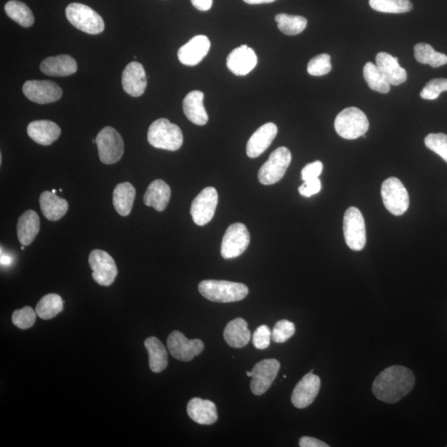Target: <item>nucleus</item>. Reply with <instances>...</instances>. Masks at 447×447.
I'll list each match as a JSON object with an SVG mask.
<instances>
[{"label":"nucleus","instance_id":"79ce46f5","mask_svg":"<svg viewBox=\"0 0 447 447\" xmlns=\"http://www.w3.org/2000/svg\"><path fill=\"white\" fill-rule=\"evenodd\" d=\"M444 91H447V79H433L425 86L420 96L424 100L433 101L438 99Z\"/></svg>","mask_w":447,"mask_h":447},{"label":"nucleus","instance_id":"864d4df0","mask_svg":"<svg viewBox=\"0 0 447 447\" xmlns=\"http://www.w3.org/2000/svg\"><path fill=\"white\" fill-rule=\"evenodd\" d=\"M21 250H24V245L22 246Z\"/></svg>","mask_w":447,"mask_h":447},{"label":"nucleus","instance_id":"1a4fd4ad","mask_svg":"<svg viewBox=\"0 0 447 447\" xmlns=\"http://www.w3.org/2000/svg\"><path fill=\"white\" fill-rule=\"evenodd\" d=\"M381 195L385 207L394 215H404L409 207V196L407 189L396 178L385 180L382 185Z\"/></svg>","mask_w":447,"mask_h":447},{"label":"nucleus","instance_id":"49530a36","mask_svg":"<svg viewBox=\"0 0 447 447\" xmlns=\"http://www.w3.org/2000/svg\"><path fill=\"white\" fill-rule=\"evenodd\" d=\"M299 446L301 447H329V445L323 441L310 438V436H303L299 441Z\"/></svg>","mask_w":447,"mask_h":447},{"label":"nucleus","instance_id":"4468645a","mask_svg":"<svg viewBox=\"0 0 447 447\" xmlns=\"http://www.w3.org/2000/svg\"><path fill=\"white\" fill-rule=\"evenodd\" d=\"M218 204V193L214 187L202 190L193 200L191 215L195 224L203 226L212 220Z\"/></svg>","mask_w":447,"mask_h":447},{"label":"nucleus","instance_id":"7c9ffc66","mask_svg":"<svg viewBox=\"0 0 447 447\" xmlns=\"http://www.w3.org/2000/svg\"><path fill=\"white\" fill-rule=\"evenodd\" d=\"M145 346L149 356V367L154 373H160L168 366V351L163 344L158 338L152 336L146 339Z\"/></svg>","mask_w":447,"mask_h":447},{"label":"nucleus","instance_id":"dca6fc26","mask_svg":"<svg viewBox=\"0 0 447 447\" xmlns=\"http://www.w3.org/2000/svg\"><path fill=\"white\" fill-rule=\"evenodd\" d=\"M321 379L317 375L313 374V371L305 375L296 387L292 394V403L297 409H305L310 406L319 394Z\"/></svg>","mask_w":447,"mask_h":447},{"label":"nucleus","instance_id":"a18cd8bd","mask_svg":"<svg viewBox=\"0 0 447 447\" xmlns=\"http://www.w3.org/2000/svg\"><path fill=\"white\" fill-rule=\"evenodd\" d=\"M322 170L323 164L320 161L307 164L302 170V179L306 182L308 180L317 178L322 174Z\"/></svg>","mask_w":447,"mask_h":447},{"label":"nucleus","instance_id":"9b49d317","mask_svg":"<svg viewBox=\"0 0 447 447\" xmlns=\"http://www.w3.org/2000/svg\"><path fill=\"white\" fill-rule=\"evenodd\" d=\"M89 264L92 269V277L101 286H111L115 282L118 269L114 259L101 250L91 251Z\"/></svg>","mask_w":447,"mask_h":447},{"label":"nucleus","instance_id":"e433bc0d","mask_svg":"<svg viewBox=\"0 0 447 447\" xmlns=\"http://www.w3.org/2000/svg\"><path fill=\"white\" fill-rule=\"evenodd\" d=\"M369 5L375 11L387 14H404L413 9L409 0H369Z\"/></svg>","mask_w":447,"mask_h":447},{"label":"nucleus","instance_id":"39448f33","mask_svg":"<svg viewBox=\"0 0 447 447\" xmlns=\"http://www.w3.org/2000/svg\"><path fill=\"white\" fill-rule=\"evenodd\" d=\"M68 21L82 32L96 35L105 29L104 20L95 10L79 3L70 4L66 9Z\"/></svg>","mask_w":447,"mask_h":447},{"label":"nucleus","instance_id":"4be33fe9","mask_svg":"<svg viewBox=\"0 0 447 447\" xmlns=\"http://www.w3.org/2000/svg\"><path fill=\"white\" fill-rule=\"evenodd\" d=\"M376 66L390 85L399 86L407 81V71L401 68L398 58L382 51L376 56Z\"/></svg>","mask_w":447,"mask_h":447},{"label":"nucleus","instance_id":"f03ea898","mask_svg":"<svg viewBox=\"0 0 447 447\" xmlns=\"http://www.w3.org/2000/svg\"><path fill=\"white\" fill-rule=\"evenodd\" d=\"M200 294L215 302H235L243 300L249 294L248 287L229 281L205 280L198 286Z\"/></svg>","mask_w":447,"mask_h":447},{"label":"nucleus","instance_id":"9d476101","mask_svg":"<svg viewBox=\"0 0 447 447\" xmlns=\"http://www.w3.org/2000/svg\"><path fill=\"white\" fill-rule=\"evenodd\" d=\"M250 243V235L242 223H235L225 231L222 244V255L225 260L237 258L245 253Z\"/></svg>","mask_w":447,"mask_h":447},{"label":"nucleus","instance_id":"ea45409f","mask_svg":"<svg viewBox=\"0 0 447 447\" xmlns=\"http://www.w3.org/2000/svg\"><path fill=\"white\" fill-rule=\"evenodd\" d=\"M12 322L22 330L32 327L36 322V312L30 307H24L22 309L14 311Z\"/></svg>","mask_w":447,"mask_h":447},{"label":"nucleus","instance_id":"4c0bfd02","mask_svg":"<svg viewBox=\"0 0 447 447\" xmlns=\"http://www.w3.org/2000/svg\"><path fill=\"white\" fill-rule=\"evenodd\" d=\"M332 68L331 56L324 53L314 56L309 61L307 73L313 76H322L330 73Z\"/></svg>","mask_w":447,"mask_h":447},{"label":"nucleus","instance_id":"09e8293b","mask_svg":"<svg viewBox=\"0 0 447 447\" xmlns=\"http://www.w3.org/2000/svg\"><path fill=\"white\" fill-rule=\"evenodd\" d=\"M244 1L249 4H261L273 3L275 2L276 0H244Z\"/></svg>","mask_w":447,"mask_h":447},{"label":"nucleus","instance_id":"58836bf2","mask_svg":"<svg viewBox=\"0 0 447 447\" xmlns=\"http://www.w3.org/2000/svg\"><path fill=\"white\" fill-rule=\"evenodd\" d=\"M425 145L447 163V135L445 133H430L425 138Z\"/></svg>","mask_w":447,"mask_h":447},{"label":"nucleus","instance_id":"c9c22d12","mask_svg":"<svg viewBox=\"0 0 447 447\" xmlns=\"http://www.w3.org/2000/svg\"><path fill=\"white\" fill-rule=\"evenodd\" d=\"M275 21L281 32L289 36H295L302 33L307 25V20L304 17L286 14L276 15Z\"/></svg>","mask_w":447,"mask_h":447},{"label":"nucleus","instance_id":"6ab92c4d","mask_svg":"<svg viewBox=\"0 0 447 447\" xmlns=\"http://www.w3.org/2000/svg\"><path fill=\"white\" fill-rule=\"evenodd\" d=\"M258 63L255 51L247 45L234 49L227 58V66L231 73L236 76H246L254 70Z\"/></svg>","mask_w":447,"mask_h":447},{"label":"nucleus","instance_id":"6e6552de","mask_svg":"<svg viewBox=\"0 0 447 447\" xmlns=\"http://www.w3.org/2000/svg\"><path fill=\"white\" fill-rule=\"evenodd\" d=\"M344 236L348 247L354 251H361L366 244V223L361 210L349 207L344 217Z\"/></svg>","mask_w":447,"mask_h":447},{"label":"nucleus","instance_id":"ddd939ff","mask_svg":"<svg viewBox=\"0 0 447 447\" xmlns=\"http://www.w3.org/2000/svg\"><path fill=\"white\" fill-rule=\"evenodd\" d=\"M280 369V363L275 359H264L255 364L251 371L250 389L257 396L265 394L273 384Z\"/></svg>","mask_w":447,"mask_h":447},{"label":"nucleus","instance_id":"8fccbe9b","mask_svg":"<svg viewBox=\"0 0 447 447\" xmlns=\"http://www.w3.org/2000/svg\"><path fill=\"white\" fill-rule=\"evenodd\" d=\"M10 263H11V260H10L9 257L1 255V264L9 265Z\"/></svg>","mask_w":447,"mask_h":447},{"label":"nucleus","instance_id":"cd10ccee","mask_svg":"<svg viewBox=\"0 0 447 447\" xmlns=\"http://www.w3.org/2000/svg\"><path fill=\"white\" fill-rule=\"evenodd\" d=\"M40 230V219L37 212L29 210L19 217L17 235L20 244L28 246L34 242Z\"/></svg>","mask_w":447,"mask_h":447},{"label":"nucleus","instance_id":"2eb2a0df","mask_svg":"<svg viewBox=\"0 0 447 447\" xmlns=\"http://www.w3.org/2000/svg\"><path fill=\"white\" fill-rule=\"evenodd\" d=\"M23 92L29 100L38 104H49L58 101L63 96L61 87L51 81H26Z\"/></svg>","mask_w":447,"mask_h":447},{"label":"nucleus","instance_id":"c03bdc74","mask_svg":"<svg viewBox=\"0 0 447 447\" xmlns=\"http://www.w3.org/2000/svg\"><path fill=\"white\" fill-rule=\"evenodd\" d=\"M322 190V183L319 178L308 180L304 182L302 186L298 188V191L302 196L305 197H311L314 195L319 193Z\"/></svg>","mask_w":447,"mask_h":447},{"label":"nucleus","instance_id":"393cba45","mask_svg":"<svg viewBox=\"0 0 447 447\" xmlns=\"http://www.w3.org/2000/svg\"><path fill=\"white\" fill-rule=\"evenodd\" d=\"M170 197V187L163 180L158 179L149 184L143 202L148 207H152L160 212L167 208Z\"/></svg>","mask_w":447,"mask_h":447},{"label":"nucleus","instance_id":"5701e85b","mask_svg":"<svg viewBox=\"0 0 447 447\" xmlns=\"http://www.w3.org/2000/svg\"><path fill=\"white\" fill-rule=\"evenodd\" d=\"M61 128L56 123L50 120H36L28 126V135L32 140L43 146H48L58 140Z\"/></svg>","mask_w":447,"mask_h":447},{"label":"nucleus","instance_id":"c85d7f7f","mask_svg":"<svg viewBox=\"0 0 447 447\" xmlns=\"http://www.w3.org/2000/svg\"><path fill=\"white\" fill-rule=\"evenodd\" d=\"M224 338L231 347L242 348L248 345L251 335L248 324L243 318H235L225 328Z\"/></svg>","mask_w":447,"mask_h":447},{"label":"nucleus","instance_id":"a878e982","mask_svg":"<svg viewBox=\"0 0 447 447\" xmlns=\"http://www.w3.org/2000/svg\"><path fill=\"white\" fill-rule=\"evenodd\" d=\"M41 71L51 76H68L76 73L77 63L73 58L68 55L50 56L43 61L40 66Z\"/></svg>","mask_w":447,"mask_h":447},{"label":"nucleus","instance_id":"f8f14e48","mask_svg":"<svg viewBox=\"0 0 447 447\" xmlns=\"http://www.w3.org/2000/svg\"><path fill=\"white\" fill-rule=\"evenodd\" d=\"M167 345L169 352L178 361L188 362L202 354L204 343L199 339L189 340L181 332L174 331L168 336Z\"/></svg>","mask_w":447,"mask_h":447},{"label":"nucleus","instance_id":"aec40b11","mask_svg":"<svg viewBox=\"0 0 447 447\" xmlns=\"http://www.w3.org/2000/svg\"><path fill=\"white\" fill-rule=\"evenodd\" d=\"M277 127L274 123H267L252 135L246 147V153L251 158H258L271 145L277 136Z\"/></svg>","mask_w":447,"mask_h":447},{"label":"nucleus","instance_id":"b1692460","mask_svg":"<svg viewBox=\"0 0 447 447\" xmlns=\"http://www.w3.org/2000/svg\"><path fill=\"white\" fill-rule=\"evenodd\" d=\"M204 94L200 91H193L183 101V111L187 119L197 125H205L208 122V115L204 107Z\"/></svg>","mask_w":447,"mask_h":447},{"label":"nucleus","instance_id":"c756f323","mask_svg":"<svg viewBox=\"0 0 447 447\" xmlns=\"http://www.w3.org/2000/svg\"><path fill=\"white\" fill-rule=\"evenodd\" d=\"M136 190L130 183L118 184L113 194V204L122 217L130 215L135 202Z\"/></svg>","mask_w":447,"mask_h":447},{"label":"nucleus","instance_id":"7ed1b4c3","mask_svg":"<svg viewBox=\"0 0 447 447\" xmlns=\"http://www.w3.org/2000/svg\"><path fill=\"white\" fill-rule=\"evenodd\" d=\"M148 141L154 148L177 151L183 145V135L177 125L167 119H159L149 127Z\"/></svg>","mask_w":447,"mask_h":447},{"label":"nucleus","instance_id":"473e14b6","mask_svg":"<svg viewBox=\"0 0 447 447\" xmlns=\"http://www.w3.org/2000/svg\"><path fill=\"white\" fill-rule=\"evenodd\" d=\"M414 56L418 63L428 64L433 68H440L447 63V56L438 53L428 43L415 45Z\"/></svg>","mask_w":447,"mask_h":447},{"label":"nucleus","instance_id":"72a5a7b5","mask_svg":"<svg viewBox=\"0 0 447 447\" xmlns=\"http://www.w3.org/2000/svg\"><path fill=\"white\" fill-rule=\"evenodd\" d=\"M4 9L5 13L10 19L24 28H29L34 24V16L32 11L28 5L23 2L11 0L5 4Z\"/></svg>","mask_w":447,"mask_h":447},{"label":"nucleus","instance_id":"412c9836","mask_svg":"<svg viewBox=\"0 0 447 447\" xmlns=\"http://www.w3.org/2000/svg\"><path fill=\"white\" fill-rule=\"evenodd\" d=\"M187 414L200 425H212L218 420L217 406L210 400L194 398L187 404Z\"/></svg>","mask_w":447,"mask_h":447},{"label":"nucleus","instance_id":"de8ad7c7","mask_svg":"<svg viewBox=\"0 0 447 447\" xmlns=\"http://www.w3.org/2000/svg\"><path fill=\"white\" fill-rule=\"evenodd\" d=\"M195 8L200 11H208L212 7L213 0H191Z\"/></svg>","mask_w":447,"mask_h":447},{"label":"nucleus","instance_id":"0eeeda50","mask_svg":"<svg viewBox=\"0 0 447 447\" xmlns=\"http://www.w3.org/2000/svg\"><path fill=\"white\" fill-rule=\"evenodd\" d=\"M292 161L289 148L280 147L270 154L268 161L259 171V181L263 185H273L284 177Z\"/></svg>","mask_w":447,"mask_h":447},{"label":"nucleus","instance_id":"bb28decb","mask_svg":"<svg viewBox=\"0 0 447 447\" xmlns=\"http://www.w3.org/2000/svg\"><path fill=\"white\" fill-rule=\"evenodd\" d=\"M41 210L46 218L56 222L68 212L69 205L65 199L60 198L53 192L46 191L39 198Z\"/></svg>","mask_w":447,"mask_h":447},{"label":"nucleus","instance_id":"20e7f679","mask_svg":"<svg viewBox=\"0 0 447 447\" xmlns=\"http://www.w3.org/2000/svg\"><path fill=\"white\" fill-rule=\"evenodd\" d=\"M369 127L368 118L356 107L342 111L335 120V128L339 135L346 140H356L366 135Z\"/></svg>","mask_w":447,"mask_h":447},{"label":"nucleus","instance_id":"423d86ee","mask_svg":"<svg viewBox=\"0 0 447 447\" xmlns=\"http://www.w3.org/2000/svg\"><path fill=\"white\" fill-rule=\"evenodd\" d=\"M96 145L101 161L103 163L111 165L119 162L124 155L125 145L119 132L114 128L108 126L96 136Z\"/></svg>","mask_w":447,"mask_h":447},{"label":"nucleus","instance_id":"f3484780","mask_svg":"<svg viewBox=\"0 0 447 447\" xmlns=\"http://www.w3.org/2000/svg\"><path fill=\"white\" fill-rule=\"evenodd\" d=\"M210 48V42L207 36H195L180 48L178 53L180 63L189 66H197L208 54Z\"/></svg>","mask_w":447,"mask_h":447},{"label":"nucleus","instance_id":"a211bd4d","mask_svg":"<svg viewBox=\"0 0 447 447\" xmlns=\"http://www.w3.org/2000/svg\"><path fill=\"white\" fill-rule=\"evenodd\" d=\"M122 86L127 94L133 97L141 96L146 90L147 79L145 68L141 63L132 61L123 71Z\"/></svg>","mask_w":447,"mask_h":447},{"label":"nucleus","instance_id":"3c124183","mask_svg":"<svg viewBox=\"0 0 447 447\" xmlns=\"http://www.w3.org/2000/svg\"><path fill=\"white\" fill-rule=\"evenodd\" d=\"M246 374H247V376L251 377V375H252L251 372L247 371L246 372Z\"/></svg>","mask_w":447,"mask_h":447},{"label":"nucleus","instance_id":"37998d69","mask_svg":"<svg viewBox=\"0 0 447 447\" xmlns=\"http://www.w3.org/2000/svg\"><path fill=\"white\" fill-rule=\"evenodd\" d=\"M272 332L269 327L262 325L256 329L253 336V344L256 349H265L270 345Z\"/></svg>","mask_w":447,"mask_h":447},{"label":"nucleus","instance_id":"603ef678","mask_svg":"<svg viewBox=\"0 0 447 447\" xmlns=\"http://www.w3.org/2000/svg\"><path fill=\"white\" fill-rule=\"evenodd\" d=\"M51 192H53V193L56 194V190L53 189V191H51Z\"/></svg>","mask_w":447,"mask_h":447},{"label":"nucleus","instance_id":"f257e3e1","mask_svg":"<svg viewBox=\"0 0 447 447\" xmlns=\"http://www.w3.org/2000/svg\"><path fill=\"white\" fill-rule=\"evenodd\" d=\"M415 384V376L409 369L393 366L380 373L373 384V393L379 400L395 404L408 395Z\"/></svg>","mask_w":447,"mask_h":447},{"label":"nucleus","instance_id":"a19ab883","mask_svg":"<svg viewBox=\"0 0 447 447\" xmlns=\"http://www.w3.org/2000/svg\"><path fill=\"white\" fill-rule=\"evenodd\" d=\"M296 332L294 323L287 320H281L276 323L272 332V340L276 343H284L294 335Z\"/></svg>","mask_w":447,"mask_h":447},{"label":"nucleus","instance_id":"2f4dec72","mask_svg":"<svg viewBox=\"0 0 447 447\" xmlns=\"http://www.w3.org/2000/svg\"><path fill=\"white\" fill-rule=\"evenodd\" d=\"M64 301L58 294H50L41 298L36 312L37 315L43 320L53 319L63 310Z\"/></svg>","mask_w":447,"mask_h":447},{"label":"nucleus","instance_id":"f704fd0d","mask_svg":"<svg viewBox=\"0 0 447 447\" xmlns=\"http://www.w3.org/2000/svg\"><path fill=\"white\" fill-rule=\"evenodd\" d=\"M364 77L371 90L379 93L387 94L391 88L385 77L378 68V66L372 63H367L364 68Z\"/></svg>","mask_w":447,"mask_h":447}]
</instances>
